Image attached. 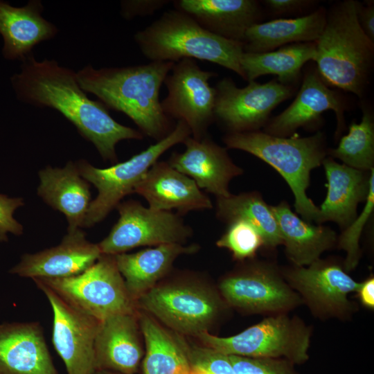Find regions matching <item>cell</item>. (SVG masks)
<instances>
[{
	"label": "cell",
	"instance_id": "obj_1",
	"mask_svg": "<svg viewBox=\"0 0 374 374\" xmlns=\"http://www.w3.org/2000/svg\"><path fill=\"white\" fill-rule=\"evenodd\" d=\"M10 83L20 101L62 114L105 161L117 162L119 141L143 138L140 131L116 121L101 102L90 99L76 72L53 60L38 61L31 54L22 62L20 71L10 77Z\"/></svg>",
	"mask_w": 374,
	"mask_h": 374
},
{
	"label": "cell",
	"instance_id": "obj_2",
	"mask_svg": "<svg viewBox=\"0 0 374 374\" xmlns=\"http://www.w3.org/2000/svg\"><path fill=\"white\" fill-rule=\"evenodd\" d=\"M173 62H151L125 67L95 69L86 66L76 72L80 87L98 97L107 109L127 115L143 135L157 141L175 126L162 110L159 93Z\"/></svg>",
	"mask_w": 374,
	"mask_h": 374
},
{
	"label": "cell",
	"instance_id": "obj_3",
	"mask_svg": "<svg viewBox=\"0 0 374 374\" xmlns=\"http://www.w3.org/2000/svg\"><path fill=\"white\" fill-rule=\"evenodd\" d=\"M359 2L336 3L326 12L323 30L315 42L314 62L328 87L363 96L374 57V42L364 33L357 18Z\"/></svg>",
	"mask_w": 374,
	"mask_h": 374
},
{
	"label": "cell",
	"instance_id": "obj_4",
	"mask_svg": "<svg viewBox=\"0 0 374 374\" xmlns=\"http://www.w3.org/2000/svg\"><path fill=\"white\" fill-rule=\"evenodd\" d=\"M142 54L151 62L183 59L206 60L234 71L245 80L240 59L243 43L213 34L188 15L170 10L134 36Z\"/></svg>",
	"mask_w": 374,
	"mask_h": 374
},
{
	"label": "cell",
	"instance_id": "obj_5",
	"mask_svg": "<svg viewBox=\"0 0 374 374\" xmlns=\"http://www.w3.org/2000/svg\"><path fill=\"white\" fill-rule=\"evenodd\" d=\"M228 148L240 150L264 161L287 181L294 195V207L305 221L318 222L319 208L306 195L312 169L326 158L322 133L308 137L276 136L264 132H229L223 138Z\"/></svg>",
	"mask_w": 374,
	"mask_h": 374
},
{
	"label": "cell",
	"instance_id": "obj_6",
	"mask_svg": "<svg viewBox=\"0 0 374 374\" xmlns=\"http://www.w3.org/2000/svg\"><path fill=\"white\" fill-rule=\"evenodd\" d=\"M191 136L184 121H177L172 132L163 139L134 154L125 161L98 168L80 159L75 164L81 177L98 190V195L87 209L82 227H91L103 220L136 186L149 169L168 149Z\"/></svg>",
	"mask_w": 374,
	"mask_h": 374
},
{
	"label": "cell",
	"instance_id": "obj_7",
	"mask_svg": "<svg viewBox=\"0 0 374 374\" xmlns=\"http://www.w3.org/2000/svg\"><path fill=\"white\" fill-rule=\"evenodd\" d=\"M310 337V328L287 313L267 317L233 336L220 337L208 331L197 336L205 346L226 355L282 359L292 364L308 359Z\"/></svg>",
	"mask_w": 374,
	"mask_h": 374
},
{
	"label": "cell",
	"instance_id": "obj_8",
	"mask_svg": "<svg viewBox=\"0 0 374 374\" xmlns=\"http://www.w3.org/2000/svg\"><path fill=\"white\" fill-rule=\"evenodd\" d=\"M33 280L98 321L117 314L136 313V302L127 292L114 255L102 254L93 265L75 276Z\"/></svg>",
	"mask_w": 374,
	"mask_h": 374
},
{
	"label": "cell",
	"instance_id": "obj_9",
	"mask_svg": "<svg viewBox=\"0 0 374 374\" xmlns=\"http://www.w3.org/2000/svg\"><path fill=\"white\" fill-rule=\"evenodd\" d=\"M199 286L186 283L155 285L136 304L173 330L197 337L208 331L223 307L215 293Z\"/></svg>",
	"mask_w": 374,
	"mask_h": 374
},
{
	"label": "cell",
	"instance_id": "obj_10",
	"mask_svg": "<svg viewBox=\"0 0 374 374\" xmlns=\"http://www.w3.org/2000/svg\"><path fill=\"white\" fill-rule=\"evenodd\" d=\"M116 208L117 222L98 243L102 254L114 256L141 246L184 244L193 235L191 227L178 213L145 207L134 199L120 202Z\"/></svg>",
	"mask_w": 374,
	"mask_h": 374
},
{
	"label": "cell",
	"instance_id": "obj_11",
	"mask_svg": "<svg viewBox=\"0 0 374 374\" xmlns=\"http://www.w3.org/2000/svg\"><path fill=\"white\" fill-rule=\"evenodd\" d=\"M217 73L202 69L193 59H183L174 63L164 84L168 95L161 102L164 114L169 118L184 121L192 137L201 139L214 118L215 89L209 80Z\"/></svg>",
	"mask_w": 374,
	"mask_h": 374
},
{
	"label": "cell",
	"instance_id": "obj_12",
	"mask_svg": "<svg viewBox=\"0 0 374 374\" xmlns=\"http://www.w3.org/2000/svg\"><path fill=\"white\" fill-rule=\"evenodd\" d=\"M282 276L314 316L320 319H345L354 311L348 300L360 283L353 280L338 264L319 259L307 267L294 266Z\"/></svg>",
	"mask_w": 374,
	"mask_h": 374
},
{
	"label": "cell",
	"instance_id": "obj_13",
	"mask_svg": "<svg viewBox=\"0 0 374 374\" xmlns=\"http://www.w3.org/2000/svg\"><path fill=\"white\" fill-rule=\"evenodd\" d=\"M214 88V118L229 132L257 131L266 123L271 111L293 93L290 84L277 80L264 84L250 81L246 87L239 88L233 80L224 78Z\"/></svg>",
	"mask_w": 374,
	"mask_h": 374
},
{
	"label": "cell",
	"instance_id": "obj_14",
	"mask_svg": "<svg viewBox=\"0 0 374 374\" xmlns=\"http://www.w3.org/2000/svg\"><path fill=\"white\" fill-rule=\"evenodd\" d=\"M225 301L249 313L286 314L303 303L271 266L255 264L226 276L220 283Z\"/></svg>",
	"mask_w": 374,
	"mask_h": 374
},
{
	"label": "cell",
	"instance_id": "obj_15",
	"mask_svg": "<svg viewBox=\"0 0 374 374\" xmlns=\"http://www.w3.org/2000/svg\"><path fill=\"white\" fill-rule=\"evenodd\" d=\"M33 281L51 306L52 342L67 374H94V343L99 321L71 306L47 286Z\"/></svg>",
	"mask_w": 374,
	"mask_h": 374
},
{
	"label": "cell",
	"instance_id": "obj_16",
	"mask_svg": "<svg viewBox=\"0 0 374 374\" xmlns=\"http://www.w3.org/2000/svg\"><path fill=\"white\" fill-rule=\"evenodd\" d=\"M183 152H174L167 161L173 168L191 178L202 190L217 197H228L229 182L243 170L224 148L208 136H188Z\"/></svg>",
	"mask_w": 374,
	"mask_h": 374
},
{
	"label": "cell",
	"instance_id": "obj_17",
	"mask_svg": "<svg viewBox=\"0 0 374 374\" xmlns=\"http://www.w3.org/2000/svg\"><path fill=\"white\" fill-rule=\"evenodd\" d=\"M101 255L98 244L87 240L78 229L68 231L55 247L24 254L9 273L32 279L67 278L83 272Z\"/></svg>",
	"mask_w": 374,
	"mask_h": 374
},
{
	"label": "cell",
	"instance_id": "obj_18",
	"mask_svg": "<svg viewBox=\"0 0 374 374\" xmlns=\"http://www.w3.org/2000/svg\"><path fill=\"white\" fill-rule=\"evenodd\" d=\"M345 109L342 98L324 82L317 69L308 71L292 103L267 123L264 132L286 137L298 128L318 121L325 111L332 110L337 117L339 134L345 124Z\"/></svg>",
	"mask_w": 374,
	"mask_h": 374
},
{
	"label": "cell",
	"instance_id": "obj_19",
	"mask_svg": "<svg viewBox=\"0 0 374 374\" xmlns=\"http://www.w3.org/2000/svg\"><path fill=\"white\" fill-rule=\"evenodd\" d=\"M0 374H59L39 323H0Z\"/></svg>",
	"mask_w": 374,
	"mask_h": 374
},
{
	"label": "cell",
	"instance_id": "obj_20",
	"mask_svg": "<svg viewBox=\"0 0 374 374\" xmlns=\"http://www.w3.org/2000/svg\"><path fill=\"white\" fill-rule=\"evenodd\" d=\"M134 193L145 198L150 208L166 211L175 209L180 215L213 208L210 198L191 178L163 161L154 163Z\"/></svg>",
	"mask_w": 374,
	"mask_h": 374
},
{
	"label": "cell",
	"instance_id": "obj_21",
	"mask_svg": "<svg viewBox=\"0 0 374 374\" xmlns=\"http://www.w3.org/2000/svg\"><path fill=\"white\" fill-rule=\"evenodd\" d=\"M136 313H121L99 321L94 343L96 371L134 374L143 350Z\"/></svg>",
	"mask_w": 374,
	"mask_h": 374
},
{
	"label": "cell",
	"instance_id": "obj_22",
	"mask_svg": "<svg viewBox=\"0 0 374 374\" xmlns=\"http://www.w3.org/2000/svg\"><path fill=\"white\" fill-rule=\"evenodd\" d=\"M41 1L31 0L16 7L0 0V36L1 53L6 60L23 62L38 44L53 38L57 27L44 19Z\"/></svg>",
	"mask_w": 374,
	"mask_h": 374
},
{
	"label": "cell",
	"instance_id": "obj_23",
	"mask_svg": "<svg viewBox=\"0 0 374 374\" xmlns=\"http://www.w3.org/2000/svg\"><path fill=\"white\" fill-rule=\"evenodd\" d=\"M174 4L204 29L240 42L260 17L259 3L254 0H179Z\"/></svg>",
	"mask_w": 374,
	"mask_h": 374
},
{
	"label": "cell",
	"instance_id": "obj_24",
	"mask_svg": "<svg viewBox=\"0 0 374 374\" xmlns=\"http://www.w3.org/2000/svg\"><path fill=\"white\" fill-rule=\"evenodd\" d=\"M37 195L53 209L62 213L68 231L82 227L89 204V184L80 175L75 163L64 168L47 166L39 172Z\"/></svg>",
	"mask_w": 374,
	"mask_h": 374
},
{
	"label": "cell",
	"instance_id": "obj_25",
	"mask_svg": "<svg viewBox=\"0 0 374 374\" xmlns=\"http://www.w3.org/2000/svg\"><path fill=\"white\" fill-rule=\"evenodd\" d=\"M328 180L327 195L319 208L318 222L332 221L347 227L357 217L359 202L366 201L369 177L364 170L339 164L332 158L322 162Z\"/></svg>",
	"mask_w": 374,
	"mask_h": 374
},
{
	"label": "cell",
	"instance_id": "obj_26",
	"mask_svg": "<svg viewBox=\"0 0 374 374\" xmlns=\"http://www.w3.org/2000/svg\"><path fill=\"white\" fill-rule=\"evenodd\" d=\"M199 249L196 244L170 243L134 253H119L114 257L127 292L136 302L170 270L177 257L195 253Z\"/></svg>",
	"mask_w": 374,
	"mask_h": 374
},
{
	"label": "cell",
	"instance_id": "obj_27",
	"mask_svg": "<svg viewBox=\"0 0 374 374\" xmlns=\"http://www.w3.org/2000/svg\"><path fill=\"white\" fill-rule=\"evenodd\" d=\"M326 12L320 8L296 18L254 24L244 34V52H268L292 44L315 42L325 26Z\"/></svg>",
	"mask_w": 374,
	"mask_h": 374
},
{
	"label": "cell",
	"instance_id": "obj_28",
	"mask_svg": "<svg viewBox=\"0 0 374 374\" xmlns=\"http://www.w3.org/2000/svg\"><path fill=\"white\" fill-rule=\"evenodd\" d=\"M278 224L288 258L295 266H308L320 259L337 241L335 232L299 218L285 202L270 206Z\"/></svg>",
	"mask_w": 374,
	"mask_h": 374
},
{
	"label": "cell",
	"instance_id": "obj_29",
	"mask_svg": "<svg viewBox=\"0 0 374 374\" xmlns=\"http://www.w3.org/2000/svg\"><path fill=\"white\" fill-rule=\"evenodd\" d=\"M139 326L146 349L143 374L190 373L188 346L184 341L147 314H140Z\"/></svg>",
	"mask_w": 374,
	"mask_h": 374
},
{
	"label": "cell",
	"instance_id": "obj_30",
	"mask_svg": "<svg viewBox=\"0 0 374 374\" xmlns=\"http://www.w3.org/2000/svg\"><path fill=\"white\" fill-rule=\"evenodd\" d=\"M315 42L286 45L276 51L262 53L244 52L240 65L245 80L249 82L264 75H275L277 80L290 84L297 80L303 65L314 60Z\"/></svg>",
	"mask_w": 374,
	"mask_h": 374
},
{
	"label": "cell",
	"instance_id": "obj_31",
	"mask_svg": "<svg viewBox=\"0 0 374 374\" xmlns=\"http://www.w3.org/2000/svg\"><path fill=\"white\" fill-rule=\"evenodd\" d=\"M216 215L227 224L238 219L250 223L261 235L266 247L274 248L283 244L278 224L270 206L258 193L231 194L228 197H217Z\"/></svg>",
	"mask_w": 374,
	"mask_h": 374
},
{
	"label": "cell",
	"instance_id": "obj_32",
	"mask_svg": "<svg viewBox=\"0 0 374 374\" xmlns=\"http://www.w3.org/2000/svg\"><path fill=\"white\" fill-rule=\"evenodd\" d=\"M329 153L351 168L364 171L373 169L374 122L371 111L363 108L362 121L353 122L348 134L342 136L337 148Z\"/></svg>",
	"mask_w": 374,
	"mask_h": 374
},
{
	"label": "cell",
	"instance_id": "obj_33",
	"mask_svg": "<svg viewBox=\"0 0 374 374\" xmlns=\"http://www.w3.org/2000/svg\"><path fill=\"white\" fill-rule=\"evenodd\" d=\"M216 245L229 250L234 259L242 260L253 258L259 248L264 246L258 231L245 220L238 219L228 223L227 229Z\"/></svg>",
	"mask_w": 374,
	"mask_h": 374
},
{
	"label": "cell",
	"instance_id": "obj_34",
	"mask_svg": "<svg viewBox=\"0 0 374 374\" xmlns=\"http://www.w3.org/2000/svg\"><path fill=\"white\" fill-rule=\"evenodd\" d=\"M374 169L369 177V188L366 204L361 214L345 228L339 238V247L346 252L344 270L349 271L357 265L360 258L359 238L362 230L374 208Z\"/></svg>",
	"mask_w": 374,
	"mask_h": 374
},
{
	"label": "cell",
	"instance_id": "obj_35",
	"mask_svg": "<svg viewBox=\"0 0 374 374\" xmlns=\"http://www.w3.org/2000/svg\"><path fill=\"white\" fill-rule=\"evenodd\" d=\"M188 356L193 370L205 374H235L228 355L211 348L190 346Z\"/></svg>",
	"mask_w": 374,
	"mask_h": 374
},
{
	"label": "cell",
	"instance_id": "obj_36",
	"mask_svg": "<svg viewBox=\"0 0 374 374\" xmlns=\"http://www.w3.org/2000/svg\"><path fill=\"white\" fill-rule=\"evenodd\" d=\"M235 374H295L289 362L282 359L228 355Z\"/></svg>",
	"mask_w": 374,
	"mask_h": 374
},
{
	"label": "cell",
	"instance_id": "obj_37",
	"mask_svg": "<svg viewBox=\"0 0 374 374\" xmlns=\"http://www.w3.org/2000/svg\"><path fill=\"white\" fill-rule=\"evenodd\" d=\"M24 204L21 197H10L0 193V242L8 240V233L20 235L23 226L13 217L15 211Z\"/></svg>",
	"mask_w": 374,
	"mask_h": 374
},
{
	"label": "cell",
	"instance_id": "obj_38",
	"mask_svg": "<svg viewBox=\"0 0 374 374\" xmlns=\"http://www.w3.org/2000/svg\"><path fill=\"white\" fill-rule=\"evenodd\" d=\"M168 2L169 1L164 0L123 1L121 3V15L125 19L152 15Z\"/></svg>",
	"mask_w": 374,
	"mask_h": 374
},
{
	"label": "cell",
	"instance_id": "obj_39",
	"mask_svg": "<svg viewBox=\"0 0 374 374\" xmlns=\"http://www.w3.org/2000/svg\"><path fill=\"white\" fill-rule=\"evenodd\" d=\"M306 0H267L265 4L276 14H285L299 11L312 4Z\"/></svg>",
	"mask_w": 374,
	"mask_h": 374
},
{
	"label": "cell",
	"instance_id": "obj_40",
	"mask_svg": "<svg viewBox=\"0 0 374 374\" xmlns=\"http://www.w3.org/2000/svg\"><path fill=\"white\" fill-rule=\"evenodd\" d=\"M357 18L361 28L367 37L374 42V6L371 3L363 6L359 2Z\"/></svg>",
	"mask_w": 374,
	"mask_h": 374
},
{
	"label": "cell",
	"instance_id": "obj_41",
	"mask_svg": "<svg viewBox=\"0 0 374 374\" xmlns=\"http://www.w3.org/2000/svg\"><path fill=\"white\" fill-rule=\"evenodd\" d=\"M361 303L366 307L374 308V278L369 277L368 279L360 283L357 291Z\"/></svg>",
	"mask_w": 374,
	"mask_h": 374
},
{
	"label": "cell",
	"instance_id": "obj_42",
	"mask_svg": "<svg viewBox=\"0 0 374 374\" xmlns=\"http://www.w3.org/2000/svg\"><path fill=\"white\" fill-rule=\"evenodd\" d=\"M94 374H119V373L107 371H96Z\"/></svg>",
	"mask_w": 374,
	"mask_h": 374
},
{
	"label": "cell",
	"instance_id": "obj_43",
	"mask_svg": "<svg viewBox=\"0 0 374 374\" xmlns=\"http://www.w3.org/2000/svg\"><path fill=\"white\" fill-rule=\"evenodd\" d=\"M190 374H205L201 371H196V370H193L192 369V371L190 372Z\"/></svg>",
	"mask_w": 374,
	"mask_h": 374
}]
</instances>
